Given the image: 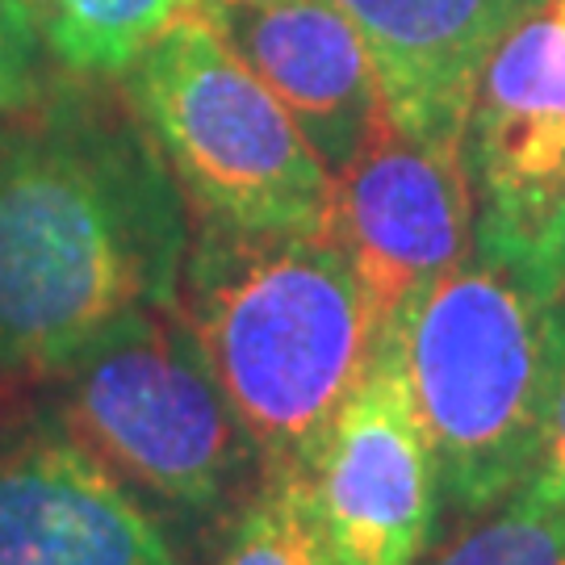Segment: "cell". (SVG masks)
<instances>
[{"label":"cell","instance_id":"12","mask_svg":"<svg viewBox=\"0 0 565 565\" xmlns=\"http://www.w3.org/2000/svg\"><path fill=\"white\" fill-rule=\"evenodd\" d=\"M51 46V60L72 76L118 81L181 13L205 0H30Z\"/></svg>","mask_w":565,"mask_h":565},{"label":"cell","instance_id":"4","mask_svg":"<svg viewBox=\"0 0 565 565\" xmlns=\"http://www.w3.org/2000/svg\"><path fill=\"white\" fill-rule=\"evenodd\" d=\"M18 415L105 465L177 532L218 536L260 482L247 440L177 306H139L51 369Z\"/></svg>","mask_w":565,"mask_h":565},{"label":"cell","instance_id":"9","mask_svg":"<svg viewBox=\"0 0 565 565\" xmlns=\"http://www.w3.org/2000/svg\"><path fill=\"white\" fill-rule=\"evenodd\" d=\"M0 565H184L177 532L42 419L0 436Z\"/></svg>","mask_w":565,"mask_h":565},{"label":"cell","instance_id":"7","mask_svg":"<svg viewBox=\"0 0 565 565\" xmlns=\"http://www.w3.org/2000/svg\"><path fill=\"white\" fill-rule=\"evenodd\" d=\"M315 490L335 565H415L436 545L445 499L411 403L398 323L382 331L335 415Z\"/></svg>","mask_w":565,"mask_h":565},{"label":"cell","instance_id":"8","mask_svg":"<svg viewBox=\"0 0 565 565\" xmlns=\"http://www.w3.org/2000/svg\"><path fill=\"white\" fill-rule=\"evenodd\" d=\"M478 235L536 252L565 193V0H541L486 55L461 135Z\"/></svg>","mask_w":565,"mask_h":565},{"label":"cell","instance_id":"3","mask_svg":"<svg viewBox=\"0 0 565 565\" xmlns=\"http://www.w3.org/2000/svg\"><path fill=\"white\" fill-rule=\"evenodd\" d=\"M411 403L452 524L503 507L545 440L565 373V289L536 252L473 243L398 319Z\"/></svg>","mask_w":565,"mask_h":565},{"label":"cell","instance_id":"11","mask_svg":"<svg viewBox=\"0 0 565 565\" xmlns=\"http://www.w3.org/2000/svg\"><path fill=\"white\" fill-rule=\"evenodd\" d=\"M377 60L385 114L406 135L461 147L486 55L541 0H340Z\"/></svg>","mask_w":565,"mask_h":565},{"label":"cell","instance_id":"17","mask_svg":"<svg viewBox=\"0 0 565 565\" xmlns=\"http://www.w3.org/2000/svg\"><path fill=\"white\" fill-rule=\"evenodd\" d=\"M536 256L545 264L548 273L557 277V285L565 289V193L557 198V205L548 210L545 226H541V235H536Z\"/></svg>","mask_w":565,"mask_h":565},{"label":"cell","instance_id":"18","mask_svg":"<svg viewBox=\"0 0 565 565\" xmlns=\"http://www.w3.org/2000/svg\"><path fill=\"white\" fill-rule=\"evenodd\" d=\"M205 4H268V0H205Z\"/></svg>","mask_w":565,"mask_h":565},{"label":"cell","instance_id":"14","mask_svg":"<svg viewBox=\"0 0 565 565\" xmlns=\"http://www.w3.org/2000/svg\"><path fill=\"white\" fill-rule=\"evenodd\" d=\"M415 565H565V511H532L507 499L457 524Z\"/></svg>","mask_w":565,"mask_h":565},{"label":"cell","instance_id":"6","mask_svg":"<svg viewBox=\"0 0 565 565\" xmlns=\"http://www.w3.org/2000/svg\"><path fill=\"white\" fill-rule=\"evenodd\" d=\"M478 231L461 147L406 135L390 114L331 184L323 235L352 264L377 323L394 327Z\"/></svg>","mask_w":565,"mask_h":565},{"label":"cell","instance_id":"10","mask_svg":"<svg viewBox=\"0 0 565 565\" xmlns=\"http://www.w3.org/2000/svg\"><path fill=\"white\" fill-rule=\"evenodd\" d=\"M319 160L340 172L385 118L377 60L340 0L205 4Z\"/></svg>","mask_w":565,"mask_h":565},{"label":"cell","instance_id":"16","mask_svg":"<svg viewBox=\"0 0 565 565\" xmlns=\"http://www.w3.org/2000/svg\"><path fill=\"white\" fill-rule=\"evenodd\" d=\"M511 503L532 507V511H565V373L557 382V394H553L541 452H536L520 490L511 494Z\"/></svg>","mask_w":565,"mask_h":565},{"label":"cell","instance_id":"2","mask_svg":"<svg viewBox=\"0 0 565 565\" xmlns=\"http://www.w3.org/2000/svg\"><path fill=\"white\" fill-rule=\"evenodd\" d=\"M177 315L256 445L260 473L315 478L382 323L323 231L189 223Z\"/></svg>","mask_w":565,"mask_h":565},{"label":"cell","instance_id":"1","mask_svg":"<svg viewBox=\"0 0 565 565\" xmlns=\"http://www.w3.org/2000/svg\"><path fill=\"white\" fill-rule=\"evenodd\" d=\"M184 252L189 205L121 81L55 72L0 114V406L126 310L177 302Z\"/></svg>","mask_w":565,"mask_h":565},{"label":"cell","instance_id":"13","mask_svg":"<svg viewBox=\"0 0 565 565\" xmlns=\"http://www.w3.org/2000/svg\"><path fill=\"white\" fill-rule=\"evenodd\" d=\"M210 565H335L315 478L260 473L214 536Z\"/></svg>","mask_w":565,"mask_h":565},{"label":"cell","instance_id":"5","mask_svg":"<svg viewBox=\"0 0 565 565\" xmlns=\"http://www.w3.org/2000/svg\"><path fill=\"white\" fill-rule=\"evenodd\" d=\"M189 205V223L323 231L335 172L205 9L181 13L118 76Z\"/></svg>","mask_w":565,"mask_h":565},{"label":"cell","instance_id":"15","mask_svg":"<svg viewBox=\"0 0 565 565\" xmlns=\"http://www.w3.org/2000/svg\"><path fill=\"white\" fill-rule=\"evenodd\" d=\"M55 60L30 0H0V114L30 105L55 81Z\"/></svg>","mask_w":565,"mask_h":565}]
</instances>
